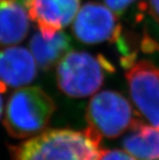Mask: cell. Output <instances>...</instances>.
Wrapping results in <instances>:
<instances>
[{
  "label": "cell",
  "mask_w": 159,
  "mask_h": 160,
  "mask_svg": "<svg viewBox=\"0 0 159 160\" xmlns=\"http://www.w3.org/2000/svg\"><path fill=\"white\" fill-rule=\"evenodd\" d=\"M101 139L92 130H43L10 148L11 160H98Z\"/></svg>",
  "instance_id": "6da1fadb"
},
{
  "label": "cell",
  "mask_w": 159,
  "mask_h": 160,
  "mask_svg": "<svg viewBox=\"0 0 159 160\" xmlns=\"http://www.w3.org/2000/svg\"><path fill=\"white\" fill-rule=\"evenodd\" d=\"M55 109L51 97L39 87H20L9 98L4 127L13 138L37 135L46 129Z\"/></svg>",
  "instance_id": "7a4b0ae2"
},
{
  "label": "cell",
  "mask_w": 159,
  "mask_h": 160,
  "mask_svg": "<svg viewBox=\"0 0 159 160\" xmlns=\"http://www.w3.org/2000/svg\"><path fill=\"white\" fill-rule=\"evenodd\" d=\"M114 67L102 55L84 51L68 52L57 67L59 88L67 96L84 98L96 93Z\"/></svg>",
  "instance_id": "3957f363"
},
{
  "label": "cell",
  "mask_w": 159,
  "mask_h": 160,
  "mask_svg": "<svg viewBox=\"0 0 159 160\" xmlns=\"http://www.w3.org/2000/svg\"><path fill=\"white\" fill-rule=\"evenodd\" d=\"M87 128L101 139H114L141 121L132 104L122 94L105 90L95 94L86 108Z\"/></svg>",
  "instance_id": "277c9868"
},
{
  "label": "cell",
  "mask_w": 159,
  "mask_h": 160,
  "mask_svg": "<svg viewBox=\"0 0 159 160\" xmlns=\"http://www.w3.org/2000/svg\"><path fill=\"white\" fill-rule=\"evenodd\" d=\"M117 16L107 5L87 2L80 8L73 21V34L85 44L118 43L123 37V27Z\"/></svg>",
  "instance_id": "5b68a950"
},
{
  "label": "cell",
  "mask_w": 159,
  "mask_h": 160,
  "mask_svg": "<svg viewBox=\"0 0 159 160\" xmlns=\"http://www.w3.org/2000/svg\"><path fill=\"white\" fill-rule=\"evenodd\" d=\"M126 69L133 104L151 125L159 128V67L147 60H134Z\"/></svg>",
  "instance_id": "8992f818"
},
{
  "label": "cell",
  "mask_w": 159,
  "mask_h": 160,
  "mask_svg": "<svg viewBox=\"0 0 159 160\" xmlns=\"http://www.w3.org/2000/svg\"><path fill=\"white\" fill-rule=\"evenodd\" d=\"M81 0H26L30 19L44 38H52L73 22Z\"/></svg>",
  "instance_id": "52a82bcc"
},
{
  "label": "cell",
  "mask_w": 159,
  "mask_h": 160,
  "mask_svg": "<svg viewBox=\"0 0 159 160\" xmlns=\"http://www.w3.org/2000/svg\"><path fill=\"white\" fill-rule=\"evenodd\" d=\"M37 62L30 50L8 46L0 50V81L7 86L22 87L37 76Z\"/></svg>",
  "instance_id": "ba28073f"
},
{
  "label": "cell",
  "mask_w": 159,
  "mask_h": 160,
  "mask_svg": "<svg viewBox=\"0 0 159 160\" xmlns=\"http://www.w3.org/2000/svg\"><path fill=\"white\" fill-rule=\"evenodd\" d=\"M26 0H0V47L21 42L30 30Z\"/></svg>",
  "instance_id": "9c48e42d"
},
{
  "label": "cell",
  "mask_w": 159,
  "mask_h": 160,
  "mask_svg": "<svg viewBox=\"0 0 159 160\" xmlns=\"http://www.w3.org/2000/svg\"><path fill=\"white\" fill-rule=\"evenodd\" d=\"M29 48L37 64L43 70H50L69 52L70 38L62 31L52 38H44L40 33H36L30 39Z\"/></svg>",
  "instance_id": "30bf717a"
},
{
  "label": "cell",
  "mask_w": 159,
  "mask_h": 160,
  "mask_svg": "<svg viewBox=\"0 0 159 160\" xmlns=\"http://www.w3.org/2000/svg\"><path fill=\"white\" fill-rule=\"evenodd\" d=\"M128 132L123 140L126 152L136 160H159V128L141 120Z\"/></svg>",
  "instance_id": "8fae6325"
},
{
  "label": "cell",
  "mask_w": 159,
  "mask_h": 160,
  "mask_svg": "<svg viewBox=\"0 0 159 160\" xmlns=\"http://www.w3.org/2000/svg\"><path fill=\"white\" fill-rule=\"evenodd\" d=\"M98 160H136V159L126 151L101 150Z\"/></svg>",
  "instance_id": "7c38bea8"
},
{
  "label": "cell",
  "mask_w": 159,
  "mask_h": 160,
  "mask_svg": "<svg viewBox=\"0 0 159 160\" xmlns=\"http://www.w3.org/2000/svg\"><path fill=\"white\" fill-rule=\"evenodd\" d=\"M106 5L115 13L122 14L136 1V0H104Z\"/></svg>",
  "instance_id": "4fadbf2b"
},
{
  "label": "cell",
  "mask_w": 159,
  "mask_h": 160,
  "mask_svg": "<svg viewBox=\"0 0 159 160\" xmlns=\"http://www.w3.org/2000/svg\"><path fill=\"white\" fill-rule=\"evenodd\" d=\"M147 9L154 20L159 23V0H149Z\"/></svg>",
  "instance_id": "5bb4252c"
},
{
  "label": "cell",
  "mask_w": 159,
  "mask_h": 160,
  "mask_svg": "<svg viewBox=\"0 0 159 160\" xmlns=\"http://www.w3.org/2000/svg\"><path fill=\"white\" fill-rule=\"evenodd\" d=\"M6 91H7V85L3 82L0 81V118H1L2 111H3V106H4L3 95L5 94Z\"/></svg>",
  "instance_id": "9a60e30c"
}]
</instances>
